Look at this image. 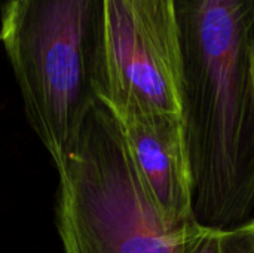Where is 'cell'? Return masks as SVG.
Here are the masks:
<instances>
[{
  "mask_svg": "<svg viewBox=\"0 0 254 253\" xmlns=\"http://www.w3.org/2000/svg\"><path fill=\"white\" fill-rule=\"evenodd\" d=\"M174 3L193 209L246 216L254 207V0Z\"/></svg>",
  "mask_w": 254,
  "mask_h": 253,
  "instance_id": "1",
  "label": "cell"
},
{
  "mask_svg": "<svg viewBox=\"0 0 254 253\" xmlns=\"http://www.w3.org/2000/svg\"><path fill=\"white\" fill-rule=\"evenodd\" d=\"M0 19L28 124L60 169L98 103L106 0H4Z\"/></svg>",
  "mask_w": 254,
  "mask_h": 253,
  "instance_id": "2",
  "label": "cell"
},
{
  "mask_svg": "<svg viewBox=\"0 0 254 253\" xmlns=\"http://www.w3.org/2000/svg\"><path fill=\"white\" fill-rule=\"evenodd\" d=\"M57 173L55 224L64 253H183L192 222L171 227L162 221L103 103L86 116Z\"/></svg>",
  "mask_w": 254,
  "mask_h": 253,
  "instance_id": "3",
  "label": "cell"
},
{
  "mask_svg": "<svg viewBox=\"0 0 254 253\" xmlns=\"http://www.w3.org/2000/svg\"><path fill=\"white\" fill-rule=\"evenodd\" d=\"M98 101L113 115H182V54L174 0H106Z\"/></svg>",
  "mask_w": 254,
  "mask_h": 253,
  "instance_id": "4",
  "label": "cell"
},
{
  "mask_svg": "<svg viewBox=\"0 0 254 253\" xmlns=\"http://www.w3.org/2000/svg\"><path fill=\"white\" fill-rule=\"evenodd\" d=\"M113 116L140 183L162 221L171 227L196 221L182 115L127 112Z\"/></svg>",
  "mask_w": 254,
  "mask_h": 253,
  "instance_id": "5",
  "label": "cell"
},
{
  "mask_svg": "<svg viewBox=\"0 0 254 253\" xmlns=\"http://www.w3.org/2000/svg\"><path fill=\"white\" fill-rule=\"evenodd\" d=\"M217 253H254V218L217 230Z\"/></svg>",
  "mask_w": 254,
  "mask_h": 253,
  "instance_id": "6",
  "label": "cell"
},
{
  "mask_svg": "<svg viewBox=\"0 0 254 253\" xmlns=\"http://www.w3.org/2000/svg\"><path fill=\"white\" fill-rule=\"evenodd\" d=\"M183 253H217V230L192 222L185 234Z\"/></svg>",
  "mask_w": 254,
  "mask_h": 253,
  "instance_id": "7",
  "label": "cell"
}]
</instances>
